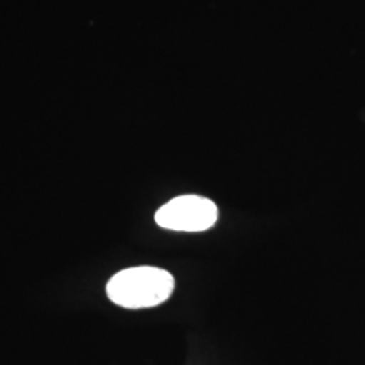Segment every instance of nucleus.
<instances>
[{
  "label": "nucleus",
  "mask_w": 365,
  "mask_h": 365,
  "mask_svg": "<svg viewBox=\"0 0 365 365\" xmlns=\"http://www.w3.org/2000/svg\"><path fill=\"white\" fill-rule=\"evenodd\" d=\"M175 289V277L167 269L140 265L122 269L107 286L108 299L128 310L152 309L170 299Z\"/></svg>",
  "instance_id": "1"
},
{
  "label": "nucleus",
  "mask_w": 365,
  "mask_h": 365,
  "mask_svg": "<svg viewBox=\"0 0 365 365\" xmlns=\"http://www.w3.org/2000/svg\"><path fill=\"white\" fill-rule=\"evenodd\" d=\"M218 206L206 196L180 195L170 199L155 214L163 229L182 233H199L211 229L218 221Z\"/></svg>",
  "instance_id": "2"
}]
</instances>
